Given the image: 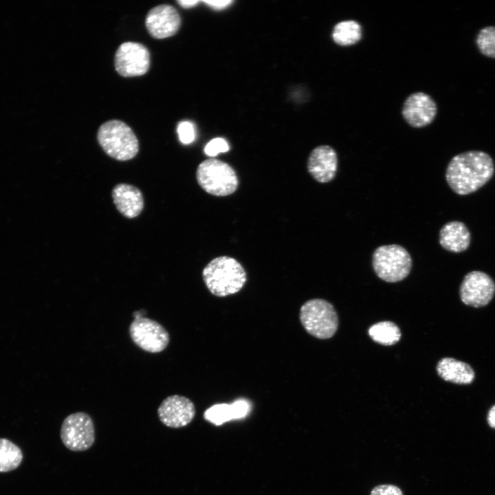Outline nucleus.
Segmentation results:
<instances>
[{
    "instance_id": "1",
    "label": "nucleus",
    "mask_w": 495,
    "mask_h": 495,
    "mask_svg": "<svg viewBox=\"0 0 495 495\" xmlns=\"http://www.w3.org/2000/svg\"><path fill=\"white\" fill-rule=\"evenodd\" d=\"M494 173L491 156L481 151H470L454 156L448 164L446 179L456 194L466 195L483 186Z\"/></svg>"
},
{
    "instance_id": "2",
    "label": "nucleus",
    "mask_w": 495,
    "mask_h": 495,
    "mask_svg": "<svg viewBox=\"0 0 495 495\" xmlns=\"http://www.w3.org/2000/svg\"><path fill=\"white\" fill-rule=\"evenodd\" d=\"M202 277L209 292L218 297L239 292L247 281V274L241 264L228 256L210 261L204 268Z\"/></svg>"
},
{
    "instance_id": "3",
    "label": "nucleus",
    "mask_w": 495,
    "mask_h": 495,
    "mask_svg": "<svg viewBox=\"0 0 495 495\" xmlns=\"http://www.w3.org/2000/svg\"><path fill=\"white\" fill-rule=\"evenodd\" d=\"M98 142L109 157L118 161H127L139 151L138 140L126 123L111 120L103 123L97 133Z\"/></svg>"
},
{
    "instance_id": "4",
    "label": "nucleus",
    "mask_w": 495,
    "mask_h": 495,
    "mask_svg": "<svg viewBox=\"0 0 495 495\" xmlns=\"http://www.w3.org/2000/svg\"><path fill=\"white\" fill-rule=\"evenodd\" d=\"M196 177L201 188L208 194L225 197L234 193L239 186V179L234 168L228 164L217 159H208L200 163Z\"/></svg>"
},
{
    "instance_id": "5",
    "label": "nucleus",
    "mask_w": 495,
    "mask_h": 495,
    "mask_svg": "<svg viewBox=\"0 0 495 495\" xmlns=\"http://www.w3.org/2000/svg\"><path fill=\"white\" fill-rule=\"evenodd\" d=\"M299 318L305 331L319 339L331 338L338 327V318L333 306L321 298L306 301L300 307Z\"/></svg>"
},
{
    "instance_id": "6",
    "label": "nucleus",
    "mask_w": 495,
    "mask_h": 495,
    "mask_svg": "<svg viewBox=\"0 0 495 495\" xmlns=\"http://www.w3.org/2000/svg\"><path fill=\"white\" fill-rule=\"evenodd\" d=\"M372 264L379 278L395 283L408 276L412 268V258L408 252L399 245H382L374 251Z\"/></svg>"
},
{
    "instance_id": "7",
    "label": "nucleus",
    "mask_w": 495,
    "mask_h": 495,
    "mask_svg": "<svg viewBox=\"0 0 495 495\" xmlns=\"http://www.w3.org/2000/svg\"><path fill=\"white\" fill-rule=\"evenodd\" d=\"M60 437L63 445L73 452L89 449L95 442V427L92 418L85 412L67 416L61 425Z\"/></svg>"
},
{
    "instance_id": "8",
    "label": "nucleus",
    "mask_w": 495,
    "mask_h": 495,
    "mask_svg": "<svg viewBox=\"0 0 495 495\" xmlns=\"http://www.w3.org/2000/svg\"><path fill=\"white\" fill-rule=\"evenodd\" d=\"M129 332L132 341L139 348L152 353L162 352L170 342L167 330L157 321L146 317L135 318Z\"/></svg>"
},
{
    "instance_id": "9",
    "label": "nucleus",
    "mask_w": 495,
    "mask_h": 495,
    "mask_svg": "<svg viewBox=\"0 0 495 495\" xmlns=\"http://www.w3.org/2000/svg\"><path fill=\"white\" fill-rule=\"evenodd\" d=\"M115 68L123 77L139 76L145 74L150 66V53L142 44L124 42L115 54Z\"/></svg>"
},
{
    "instance_id": "10",
    "label": "nucleus",
    "mask_w": 495,
    "mask_h": 495,
    "mask_svg": "<svg viewBox=\"0 0 495 495\" xmlns=\"http://www.w3.org/2000/svg\"><path fill=\"white\" fill-rule=\"evenodd\" d=\"M494 292V280L486 273L481 271H472L467 274L459 290L462 302L474 307L487 305L492 299Z\"/></svg>"
},
{
    "instance_id": "11",
    "label": "nucleus",
    "mask_w": 495,
    "mask_h": 495,
    "mask_svg": "<svg viewBox=\"0 0 495 495\" xmlns=\"http://www.w3.org/2000/svg\"><path fill=\"white\" fill-rule=\"evenodd\" d=\"M196 409L188 397L173 395L164 399L157 408L160 421L171 428H180L188 425L194 419Z\"/></svg>"
},
{
    "instance_id": "12",
    "label": "nucleus",
    "mask_w": 495,
    "mask_h": 495,
    "mask_svg": "<svg viewBox=\"0 0 495 495\" xmlns=\"http://www.w3.org/2000/svg\"><path fill=\"white\" fill-rule=\"evenodd\" d=\"M437 106L426 93L418 91L410 94L403 103L402 115L404 120L414 128L429 125L434 120Z\"/></svg>"
},
{
    "instance_id": "13",
    "label": "nucleus",
    "mask_w": 495,
    "mask_h": 495,
    "mask_svg": "<svg viewBox=\"0 0 495 495\" xmlns=\"http://www.w3.org/2000/svg\"><path fill=\"white\" fill-rule=\"evenodd\" d=\"M145 25L151 36L162 39L177 33L181 25V18L173 6L162 4L148 11Z\"/></svg>"
},
{
    "instance_id": "14",
    "label": "nucleus",
    "mask_w": 495,
    "mask_h": 495,
    "mask_svg": "<svg viewBox=\"0 0 495 495\" xmlns=\"http://www.w3.org/2000/svg\"><path fill=\"white\" fill-rule=\"evenodd\" d=\"M338 168V156L333 148L320 145L314 148L309 154L307 170L312 177L320 183L331 181L336 176Z\"/></svg>"
},
{
    "instance_id": "15",
    "label": "nucleus",
    "mask_w": 495,
    "mask_h": 495,
    "mask_svg": "<svg viewBox=\"0 0 495 495\" xmlns=\"http://www.w3.org/2000/svg\"><path fill=\"white\" fill-rule=\"evenodd\" d=\"M111 196L117 210L128 219L138 217L143 210V195L141 190L133 185L118 184L113 187Z\"/></svg>"
},
{
    "instance_id": "16",
    "label": "nucleus",
    "mask_w": 495,
    "mask_h": 495,
    "mask_svg": "<svg viewBox=\"0 0 495 495\" xmlns=\"http://www.w3.org/2000/svg\"><path fill=\"white\" fill-rule=\"evenodd\" d=\"M471 241L470 232L463 222L452 221L439 232V243L447 251L460 253L466 250Z\"/></svg>"
},
{
    "instance_id": "17",
    "label": "nucleus",
    "mask_w": 495,
    "mask_h": 495,
    "mask_svg": "<svg viewBox=\"0 0 495 495\" xmlns=\"http://www.w3.org/2000/svg\"><path fill=\"white\" fill-rule=\"evenodd\" d=\"M437 372L443 380L458 384H468L474 379V372L469 364L452 358L440 360Z\"/></svg>"
},
{
    "instance_id": "18",
    "label": "nucleus",
    "mask_w": 495,
    "mask_h": 495,
    "mask_svg": "<svg viewBox=\"0 0 495 495\" xmlns=\"http://www.w3.org/2000/svg\"><path fill=\"white\" fill-rule=\"evenodd\" d=\"M249 409L245 401H236L232 404H216L208 408L204 412V418L219 426L232 419L245 417Z\"/></svg>"
},
{
    "instance_id": "19",
    "label": "nucleus",
    "mask_w": 495,
    "mask_h": 495,
    "mask_svg": "<svg viewBox=\"0 0 495 495\" xmlns=\"http://www.w3.org/2000/svg\"><path fill=\"white\" fill-rule=\"evenodd\" d=\"M331 36L334 43L340 46L353 45L362 39V28L356 21H342L334 25Z\"/></svg>"
},
{
    "instance_id": "20",
    "label": "nucleus",
    "mask_w": 495,
    "mask_h": 495,
    "mask_svg": "<svg viewBox=\"0 0 495 495\" xmlns=\"http://www.w3.org/2000/svg\"><path fill=\"white\" fill-rule=\"evenodd\" d=\"M368 333L373 340L385 346L395 344L401 338L399 328L390 321H382L373 324L368 329Z\"/></svg>"
},
{
    "instance_id": "21",
    "label": "nucleus",
    "mask_w": 495,
    "mask_h": 495,
    "mask_svg": "<svg viewBox=\"0 0 495 495\" xmlns=\"http://www.w3.org/2000/svg\"><path fill=\"white\" fill-rule=\"evenodd\" d=\"M23 459L21 449L6 439H0V472H6L19 467Z\"/></svg>"
},
{
    "instance_id": "22",
    "label": "nucleus",
    "mask_w": 495,
    "mask_h": 495,
    "mask_svg": "<svg viewBox=\"0 0 495 495\" xmlns=\"http://www.w3.org/2000/svg\"><path fill=\"white\" fill-rule=\"evenodd\" d=\"M476 45L481 54L495 58V27L487 26L482 28L476 39Z\"/></svg>"
},
{
    "instance_id": "23",
    "label": "nucleus",
    "mask_w": 495,
    "mask_h": 495,
    "mask_svg": "<svg viewBox=\"0 0 495 495\" xmlns=\"http://www.w3.org/2000/svg\"><path fill=\"white\" fill-rule=\"evenodd\" d=\"M229 150L226 141L221 138H217L210 141L205 146L206 154L210 157L216 156L219 153H225Z\"/></svg>"
},
{
    "instance_id": "24",
    "label": "nucleus",
    "mask_w": 495,
    "mask_h": 495,
    "mask_svg": "<svg viewBox=\"0 0 495 495\" xmlns=\"http://www.w3.org/2000/svg\"><path fill=\"white\" fill-rule=\"evenodd\" d=\"M177 133L179 140L183 144H190L195 139L194 127L190 122L184 121L180 122L177 127Z\"/></svg>"
},
{
    "instance_id": "25",
    "label": "nucleus",
    "mask_w": 495,
    "mask_h": 495,
    "mask_svg": "<svg viewBox=\"0 0 495 495\" xmlns=\"http://www.w3.org/2000/svg\"><path fill=\"white\" fill-rule=\"evenodd\" d=\"M370 495H404L402 490L392 484H382L374 487Z\"/></svg>"
},
{
    "instance_id": "26",
    "label": "nucleus",
    "mask_w": 495,
    "mask_h": 495,
    "mask_svg": "<svg viewBox=\"0 0 495 495\" xmlns=\"http://www.w3.org/2000/svg\"><path fill=\"white\" fill-rule=\"evenodd\" d=\"M206 3L215 9H222L226 8L229 4L232 3V1L230 0H218V1H204Z\"/></svg>"
},
{
    "instance_id": "27",
    "label": "nucleus",
    "mask_w": 495,
    "mask_h": 495,
    "mask_svg": "<svg viewBox=\"0 0 495 495\" xmlns=\"http://www.w3.org/2000/svg\"><path fill=\"white\" fill-rule=\"evenodd\" d=\"M487 421L492 428H495V405L491 408L488 412Z\"/></svg>"
},
{
    "instance_id": "28",
    "label": "nucleus",
    "mask_w": 495,
    "mask_h": 495,
    "mask_svg": "<svg viewBox=\"0 0 495 495\" xmlns=\"http://www.w3.org/2000/svg\"><path fill=\"white\" fill-rule=\"evenodd\" d=\"M182 7L184 8H190L195 6L199 3L197 0H179L177 1Z\"/></svg>"
},
{
    "instance_id": "29",
    "label": "nucleus",
    "mask_w": 495,
    "mask_h": 495,
    "mask_svg": "<svg viewBox=\"0 0 495 495\" xmlns=\"http://www.w3.org/2000/svg\"><path fill=\"white\" fill-rule=\"evenodd\" d=\"M145 311L144 309H141L140 311H135L133 313V317L135 318L144 317L143 315L145 314Z\"/></svg>"
}]
</instances>
